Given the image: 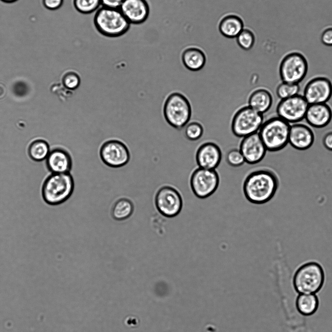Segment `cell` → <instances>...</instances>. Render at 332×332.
<instances>
[{"label":"cell","instance_id":"1","mask_svg":"<svg viewBox=\"0 0 332 332\" xmlns=\"http://www.w3.org/2000/svg\"><path fill=\"white\" fill-rule=\"evenodd\" d=\"M279 185V180L277 173L271 168L261 167L247 174L243 182L242 190L248 202L262 204L274 197Z\"/></svg>","mask_w":332,"mask_h":332},{"label":"cell","instance_id":"2","mask_svg":"<svg viewBox=\"0 0 332 332\" xmlns=\"http://www.w3.org/2000/svg\"><path fill=\"white\" fill-rule=\"evenodd\" d=\"M74 188V180L70 173H51L42 182L41 196L46 204L56 206L67 201L73 194Z\"/></svg>","mask_w":332,"mask_h":332},{"label":"cell","instance_id":"3","mask_svg":"<svg viewBox=\"0 0 332 332\" xmlns=\"http://www.w3.org/2000/svg\"><path fill=\"white\" fill-rule=\"evenodd\" d=\"M325 274L318 262L309 261L299 266L292 278L294 290L299 294H316L323 288Z\"/></svg>","mask_w":332,"mask_h":332},{"label":"cell","instance_id":"4","mask_svg":"<svg viewBox=\"0 0 332 332\" xmlns=\"http://www.w3.org/2000/svg\"><path fill=\"white\" fill-rule=\"evenodd\" d=\"M93 21L95 29L101 35L111 38L125 34L131 24L119 8L102 6L95 12Z\"/></svg>","mask_w":332,"mask_h":332},{"label":"cell","instance_id":"5","mask_svg":"<svg viewBox=\"0 0 332 332\" xmlns=\"http://www.w3.org/2000/svg\"><path fill=\"white\" fill-rule=\"evenodd\" d=\"M290 126L277 115L263 122L258 133L267 151L277 152L287 146Z\"/></svg>","mask_w":332,"mask_h":332},{"label":"cell","instance_id":"6","mask_svg":"<svg viewBox=\"0 0 332 332\" xmlns=\"http://www.w3.org/2000/svg\"><path fill=\"white\" fill-rule=\"evenodd\" d=\"M163 111L166 122L178 130L184 128L192 115L189 100L180 92H173L167 96L164 102Z\"/></svg>","mask_w":332,"mask_h":332},{"label":"cell","instance_id":"7","mask_svg":"<svg viewBox=\"0 0 332 332\" xmlns=\"http://www.w3.org/2000/svg\"><path fill=\"white\" fill-rule=\"evenodd\" d=\"M308 63L301 53L292 51L285 55L281 59L278 73L281 81L299 84L308 73Z\"/></svg>","mask_w":332,"mask_h":332},{"label":"cell","instance_id":"8","mask_svg":"<svg viewBox=\"0 0 332 332\" xmlns=\"http://www.w3.org/2000/svg\"><path fill=\"white\" fill-rule=\"evenodd\" d=\"M263 115L248 105L241 107L234 114L231 123L233 134L243 138L258 132L264 122Z\"/></svg>","mask_w":332,"mask_h":332},{"label":"cell","instance_id":"9","mask_svg":"<svg viewBox=\"0 0 332 332\" xmlns=\"http://www.w3.org/2000/svg\"><path fill=\"white\" fill-rule=\"evenodd\" d=\"M220 176L216 169L197 167L192 171L189 178L190 188L198 198L206 199L218 189Z\"/></svg>","mask_w":332,"mask_h":332},{"label":"cell","instance_id":"10","mask_svg":"<svg viewBox=\"0 0 332 332\" xmlns=\"http://www.w3.org/2000/svg\"><path fill=\"white\" fill-rule=\"evenodd\" d=\"M155 204L157 210L164 217H175L181 212L183 199L180 191L170 185H165L157 190L155 196Z\"/></svg>","mask_w":332,"mask_h":332},{"label":"cell","instance_id":"11","mask_svg":"<svg viewBox=\"0 0 332 332\" xmlns=\"http://www.w3.org/2000/svg\"><path fill=\"white\" fill-rule=\"evenodd\" d=\"M305 98L298 94L280 100L277 105V115L290 124L301 122L304 119L309 106Z\"/></svg>","mask_w":332,"mask_h":332},{"label":"cell","instance_id":"12","mask_svg":"<svg viewBox=\"0 0 332 332\" xmlns=\"http://www.w3.org/2000/svg\"><path fill=\"white\" fill-rule=\"evenodd\" d=\"M99 156L104 164L112 168H119L125 166L130 158L127 146L122 141L116 139L104 142L99 149Z\"/></svg>","mask_w":332,"mask_h":332},{"label":"cell","instance_id":"13","mask_svg":"<svg viewBox=\"0 0 332 332\" xmlns=\"http://www.w3.org/2000/svg\"><path fill=\"white\" fill-rule=\"evenodd\" d=\"M302 95L309 104L327 103L332 96V82L327 76H315L305 84Z\"/></svg>","mask_w":332,"mask_h":332},{"label":"cell","instance_id":"14","mask_svg":"<svg viewBox=\"0 0 332 332\" xmlns=\"http://www.w3.org/2000/svg\"><path fill=\"white\" fill-rule=\"evenodd\" d=\"M239 149L245 163L250 165L257 164L261 162L267 151L258 132L242 138Z\"/></svg>","mask_w":332,"mask_h":332},{"label":"cell","instance_id":"15","mask_svg":"<svg viewBox=\"0 0 332 332\" xmlns=\"http://www.w3.org/2000/svg\"><path fill=\"white\" fill-rule=\"evenodd\" d=\"M222 152L220 147L213 142H205L197 149L195 160L202 168L216 169L220 164Z\"/></svg>","mask_w":332,"mask_h":332},{"label":"cell","instance_id":"16","mask_svg":"<svg viewBox=\"0 0 332 332\" xmlns=\"http://www.w3.org/2000/svg\"><path fill=\"white\" fill-rule=\"evenodd\" d=\"M314 139V132L309 125L301 122L291 124L288 144L294 148L307 150L313 146Z\"/></svg>","mask_w":332,"mask_h":332},{"label":"cell","instance_id":"17","mask_svg":"<svg viewBox=\"0 0 332 332\" xmlns=\"http://www.w3.org/2000/svg\"><path fill=\"white\" fill-rule=\"evenodd\" d=\"M119 9L128 21L133 24L145 22L150 12L147 0H124Z\"/></svg>","mask_w":332,"mask_h":332},{"label":"cell","instance_id":"18","mask_svg":"<svg viewBox=\"0 0 332 332\" xmlns=\"http://www.w3.org/2000/svg\"><path fill=\"white\" fill-rule=\"evenodd\" d=\"M304 119L310 127L324 128L332 120V109L328 103L309 104Z\"/></svg>","mask_w":332,"mask_h":332},{"label":"cell","instance_id":"19","mask_svg":"<svg viewBox=\"0 0 332 332\" xmlns=\"http://www.w3.org/2000/svg\"><path fill=\"white\" fill-rule=\"evenodd\" d=\"M274 99L272 92L265 87L253 90L248 98V106L258 112L263 114L272 107Z\"/></svg>","mask_w":332,"mask_h":332},{"label":"cell","instance_id":"20","mask_svg":"<svg viewBox=\"0 0 332 332\" xmlns=\"http://www.w3.org/2000/svg\"><path fill=\"white\" fill-rule=\"evenodd\" d=\"M47 166L52 173H70L72 167V160L65 150L55 149L47 157Z\"/></svg>","mask_w":332,"mask_h":332},{"label":"cell","instance_id":"21","mask_svg":"<svg viewBox=\"0 0 332 332\" xmlns=\"http://www.w3.org/2000/svg\"><path fill=\"white\" fill-rule=\"evenodd\" d=\"M295 306L297 312L303 316L314 314L319 306V300L316 294H299L296 297Z\"/></svg>","mask_w":332,"mask_h":332},{"label":"cell","instance_id":"22","mask_svg":"<svg viewBox=\"0 0 332 332\" xmlns=\"http://www.w3.org/2000/svg\"><path fill=\"white\" fill-rule=\"evenodd\" d=\"M182 61L184 66L188 70L198 71L203 67L206 59L201 50L196 48H190L184 52Z\"/></svg>","mask_w":332,"mask_h":332},{"label":"cell","instance_id":"23","mask_svg":"<svg viewBox=\"0 0 332 332\" xmlns=\"http://www.w3.org/2000/svg\"><path fill=\"white\" fill-rule=\"evenodd\" d=\"M243 24L241 19L236 15H228L221 20L219 29L221 33L227 37H237L243 30Z\"/></svg>","mask_w":332,"mask_h":332},{"label":"cell","instance_id":"24","mask_svg":"<svg viewBox=\"0 0 332 332\" xmlns=\"http://www.w3.org/2000/svg\"><path fill=\"white\" fill-rule=\"evenodd\" d=\"M134 211L132 202L127 198H121L113 204L111 210L112 218L116 221H124L129 218Z\"/></svg>","mask_w":332,"mask_h":332},{"label":"cell","instance_id":"25","mask_svg":"<svg viewBox=\"0 0 332 332\" xmlns=\"http://www.w3.org/2000/svg\"><path fill=\"white\" fill-rule=\"evenodd\" d=\"M49 151L48 144L42 140L34 142L29 148L30 157L36 161H40L47 158L49 154Z\"/></svg>","mask_w":332,"mask_h":332},{"label":"cell","instance_id":"26","mask_svg":"<svg viewBox=\"0 0 332 332\" xmlns=\"http://www.w3.org/2000/svg\"><path fill=\"white\" fill-rule=\"evenodd\" d=\"M299 84L281 81L276 88V93L280 100L288 98L299 94Z\"/></svg>","mask_w":332,"mask_h":332},{"label":"cell","instance_id":"27","mask_svg":"<svg viewBox=\"0 0 332 332\" xmlns=\"http://www.w3.org/2000/svg\"><path fill=\"white\" fill-rule=\"evenodd\" d=\"M75 10L83 14L96 12L101 6L100 0H73Z\"/></svg>","mask_w":332,"mask_h":332},{"label":"cell","instance_id":"28","mask_svg":"<svg viewBox=\"0 0 332 332\" xmlns=\"http://www.w3.org/2000/svg\"><path fill=\"white\" fill-rule=\"evenodd\" d=\"M204 132L203 126L199 122H189L184 128V134L188 140L195 141L200 139Z\"/></svg>","mask_w":332,"mask_h":332},{"label":"cell","instance_id":"29","mask_svg":"<svg viewBox=\"0 0 332 332\" xmlns=\"http://www.w3.org/2000/svg\"><path fill=\"white\" fill-rule=\"evenodd\" d=\"M239 45L245 50L251 49L255 42L253 33L248 29H243L237 36Z\"/></svg>","mask_w":332,"mask_h":332},{"label":"cell","instance_id":"30","mask_svg":"<svg viewBox=\"0 0 332 332\" xmlns=\"http://www.w3.org/2000/svg\"><path fill=\"white\" fill-rule=\"evenodd\" d=\"M225 160L229 166L233 167L240 166L245 163L239 148H234L229 150L226 155Z\"/></svg>","mask_w":332,"mask_h":332},{"label":"cell","instance_id":"31","mask_svg":"<svg viewBox=\"0 0 332 332\" xmlns=\"http://www.w3.org/2000/svg\"><path fill=\"white\" fill-rule=\"evenodd\" d=\"M64 86L68 89L74 90L78 88L80 84V77L75 72L67 73L63 79Z\"/></svg>","mask_w":332,"mask_h":332},{"label":"cell","instance_id":"32","mask_svg":"<svg viewBox=\"0 0 332 332\" xmlns=\"http://www.w3.org/2000/svg\"><path fill=\"white\" fill-rule=\"evenodd\" d=\"M322 43L328 46H332V26L325 28L320 36Z\"/></svg>","mask_w":332,"mask_h":332},{"label":"cell","instance_id":"33","mask_svg":"<svg viewBox=\"0 0 332 332\" xmlns=\"http://www.w3.org/2000/svg\"><path fill=\"white\" fill-rule=\"evenodd\" d=\"M64 0H42L43 6L48 10H55L60 8Z\"/></svg>","mask_w":332,"mask_h":332},{"label":"cell","instance_id":"34","mask_svg":"<svg viewBox=\"0 0 332 332\" xmlns=\"http://www.w3.org/2000/svg\"><path fill=\"white\" fill-rule=\"evenodd\" d=\"M322 142L326 149L332 151V130H329L324 134Z\"/></svg>","mask_w":332,"mask_h":332},{"label":"cell","instance_id":"35","mask_svg":"<svg viewBox=\"0 0 332 332\" xmlns=\"http://www.w3.org/2000/svg\"><path fill=\"white\" fill-rule=\"evenodd\" d=\"M124 0H100L101 6L112 8H119Z\"/></svg>","mask_w":332,"mask_h":332},{"label":"cell","instance_id":"36","mask_svg":"<svg viewBox=\"0 0 332 332\" xmlns=\"http://www.w3.org/2000/svg\"><path fill=\"white\" fill-rule=\"evenodd\" d=\"M0 0L4 3H11L17 1L18 0Z\"/></svg>","mask_w":332,"mask_h":332}]
</instances>
